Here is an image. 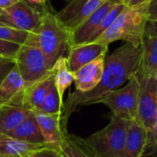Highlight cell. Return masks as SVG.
Segmentation results:
<instances>
[{
	"mask_svg": "<svg viewBox=\"0 0 157 157\" xmlns=\"http://www.w3.org/2000/svg\"><path fill=\"white\" fill-rule=\"evenodd\" d=\"M127 7V6L123 3V2H121V3H120L119 5H117L109 14H108V16L106 17V18L103 20V22L101 23V25L98 27V29H97V31L95 32V34H94V36H93V38H92V40H91V42H93V41H95L100 35H102L113 23H114V21L117 19V17L121 15V13Z\"/></svg>",
	"mask_w": 157,
	"mask_h": 157,
	"instance_id": "cell-25",
	"label": "cell"
},
{
	"mask_svg": "<svg viewBox=\"0 0 157 157\" xmlns=\"http://www.w3.org/2000/svg\"><path fill=\"white\" fill-rule=\"evenodd\" d=\"M0 26H7L13 28L12 23L5 11V8L2 7H0Z\"/></svg>",
	"mask_w": 157,
	"mask_h": 157,
	"instance_id": "cell-31",
	"label": "cell"
},
{
	"mask_svg": "<svg viewBox=\"0 0 157 157\" xmlns=\"http://www.w3.org/2000/svg\"><path fill=\"white\" fill-rule=\"evenodd\" d=\"M6 135L30 144H45L39 123L33 111Z\"/></svg>",
	"mask_w": 157,
	"mask_h": 157,
	"instance_id": "cell-18",
	"label": "cell"
},
{
	"mask_svg": "<svg viewBox=\"0 0 157 157\" xmlns=\"http://www.w3.org/2000/svg\"><path fill=\"white\" fill-rule=\"evenodd\" d=\"M14 60L18 72L28 85L38 81L52 71L41 50L29 37L20 45Z\"/></svg>",
	"mask_w": 157,
	"mask_h": 157,
	"instance_id": "cell-6",
	"label": "cell"
},
{
	"mask_svg": "<svg viewBox=\"0 0 157 157\" xmlns=\"http://www.w3.org/2000/svg\"><path fill=\"white\" fill-rule=\"evenodd\" d=\"M131 121L113 115L109 123L102 130L86 138L75 135L79 146L93 157H124L125 144Z\"/></svg>",
	"mask_w": 157,
	"mask_h": 157,
	"instance_id": "cell-2",
	"label": "cell"
},
{
	"mask_svg": "<svg viewBox=\"0 0 157 157\" xmlns=\"http://www.w3.org/2000/svg\"><path fill=\"white\" fill-rule=\"evenodd\" d=\"M27 3L30 4V5H40V6H45L46 5V1L47 0H24Z\"/></svg>",
	"mask_w": 157,
	"mask_h": 157,
	"instance_id": "cell-35",
	"label": "cell"
},
{
	"mask_svg": "<svg viewBox=\"0 0 157 157\" xmlns=\"http://www.w3.org/2000/svg\"><path fill=\"white\" fill-rule=\"evenodd\" d=\"M17 1H18V0H0V7L6 8L9 6H11L14 3H16Z\"/></svg>",
	"mask_w": 157,
	"mask_h": 157,
	"instance_id": "cell-34",
	"label": "cell"
},
{
	"mask_svg": "<svg viewBox=\"0 0 157 157\" xmlns=\"http://www.w3.org/2000/svg\"><path fill=\"white\" fill-rule=\"evenodd\" d=\"M150 144V132L137 120L131 121L128 129L124 157H143Z\"/></svg>",
	"mask_w": 157,
	"mask_h": 157,
	"instance_id": "cell-15",
	"label": "cell"
},
{
	"mask_svg": "<svg viewBox=\"0 0 157 157\" xmlns=\"http://www.w3.org/2000/svg\"><path fill=\"white\" fill-rule=\"evenodd\" d=\"M4 103H6V101H5V100L1 98V96H0V106H1V105H3Z\"/></svg>",
	"mask_w": 157,
	"mask_h": 157,
	"instance_id": "cell-36",
	"label": "cell"
},
{
	"mask_svg": "<svg viewBox=\"0 0 157 157\" xmlns=\"http://www.w3.org/2000/svg\"><path fill=\"white\" fill-rule=\"evenodd\" d=\"M29 33V32L20 30L15 28L7 27V26H0V40H2L11 41L22 45L26 41Z\"/></svg>",
	"mask_w": 157,
	"mask_h": 157,
	"instance_id": "cell-24",
	"label": "cell"
},
{
	"mask_svg": "<svg viewBox=\"0 0 157 157\" xmlns=\"http://www.w3.org/2000/svg\"><path fill=\"white\" fill-rule=\"evenodd\" d=\"M120 3H121V0H106L71 33L70 48L91 42L95 32L106 18L108 14Z\"/></svg>",
	"mask_w": 157,
	"mask_h": 157,
	"instance_id": "cell-9",
	"label": "cell"
},
{
	"mask_svg": "<svg viewBox=\"0 0 157 157\" xmlns=\"http://www.w3.org/2000/svg\"><path fill=\"white\" fill-rule=\"evenodd\" d=\"M150 144H154L155 147H157V113L156 117H155V128H154V132L150 137Z\"/></svg>",
	"mask_w": 157,
	"mask_h": 157,
	"instance_id": "cell-32",
	"label": "cell"
},
{
	"mask_svg": "<svg viewBox=\"0 0 157 157\" xmlns=\"http://www.w3.org/2000/svg\"><path fill=\"white\" fill-rule=\"evenodd\" d=\"M26 157H64L59 149L52 148L46 146L40 150L35 151L29 155H28Z\"/></svg>",
	"mask_w": 157,
	"mask_h": 157,
	"instance_id": "cell-27",
	"label": "cell"
},
{
	"mask_svg": "<svg viewBox=\"0 0 157 157\" xmlns=\"http://www.w3.org/2000/svg\"><path fill=\"white\" fill-rule=\"evenodd\" d=\"M28 37L41 50L51 69L58 59L64 56L66 51L70 49L71 33L46 6L43 8L40 23L32 32L29 33Z\"/></svg>",
	"mask_w": 157,
	"mask_h": 157,
	"instance_id": "cell-3",
	"label": "cell"
},
{
	"mask_svg": "<svg viewBox=\"0 0 157 157\" xmlns=\"http://www.w3.org/2000/svg\"><path fill=\"white\" fill-rule=\"evenodd\" d=\"M138 95L139 81L135 75L123 87L104 94L89 105L104 104L110 109L113 115L132 121L138 117Z\"/></svg>",
	"mask_w": 157,
	"mask_h": 157,
	"instance_id": "cell-5",
	"label": "cell"
},
{
	"mask_svg": "<svg viewBox=\"0 0 157 157\" xmlns=\"http://www.w3.org/2000/svg\"><path fill=\"white\" fill-rule=\"evenodd\" d=\"M16 63L12 58L0 57V84L8 73L15 67Z\"/></svg>",
	"mask_w": 157,
	"mask_h": 157,
	"instance_id": "cell-28",
	"label": "cell"
},
{
	"mask_svg": "<svg viewBox=\"0 0 157 157\" xmlns=\"http://www.w3.org/2000/svg\"><path fill=\"white\" fill-rule=\"evenodd\" d=\"M5 11L13 28L27 32H32L39 26L43 16V9L40 10L24 0L17 1L5 8Z\"/></svg>",
	"mask_w": 157,
	"mask_h": 157,
	"instance_id": "cell-11",
	"label": "cell"
},
{
	"mask_svg": "<svg viewBox=\"0 0 157 157\" xmlns=\"http://www.w3.org/2000/svg\"><path fill=\"white\" fill-rule=\"evenodd\" d=\"M53 84L54 75L52 69L51 73L38 81L29 85L21 94L17 95L8 102L27 108L31 111L39 110L40 109L44 99Z\"/></svg>",
	"mask_w": 157,
	"mask_h": 157,
	"instance_id": "cell-10",
	"label": "cell"
},
{
	"mask_svg": "<svg viewBox=\"0 0 157 157\" xmlns=\"http://www.w3.org/2000/svg\"><path fill=\"white\" fill-rule=\"evenodd\" d=\"M157 20V0L149 2V21Z\"/></svg>",
	"mask_w": 157,
	"mask_h": 157,
	"instance_id": "cell-30",
	"label": "cell"
},
{
	"mask_svg": "<svg viewBox=\"0 0 157 157\" xmlns=\"http://www.w3.org/2000/svg\"><path fill=\"white\" fill-rule=\"evenodd\" d=\"M142 47L143 57L139 72L145 75L155 76L157 74V37L144 36Z\"/></svg>",
	"mask_w": 157,
	"mask_h": 157,
	"instance_id": "cell-20",
	"label": "cell"
},
{
	"mask_svg": "<svg viewBox=\"0 0 157 157\" xmlns=\"http://www.w3.org/2000/svg\"><path fill=\"white\" fill-rule=\"evenodd\" d=\"M148 21L149 2L132 7L127 6L114 23L93 42L109 45L121 40L140 46L144 41Z\"/></svg>",
	"mask_w": 157,
	"mask_h": 157,
	"instance_id": "cell-4",
	"label": "cell"
},
{
	"mask_svg": "<svg viewBox=\"0 0 157 157\" xmlns=\"http://www.w3.org/2000/svg\"><path fill=\"white\" fill-rule=\"evenodd\" d=\"M63 108V101L61 99L55 85L53 84L48 92L44 102L40 108V111L49 114H62Z\"/></svg>",
	"mask_w": 157,
	"mask_h": 157,
	"instance_id": "cell-22",
	"label": "cell"
},
{
	"mask_svg": "<svg viewBox=\"0 0 157 157\" xmlns=\"http://www.w3.org/2000/svg\"><path fill=\"white\" fill-rule=\"evenodd\" d=\"M106 54L84 65L74 73L75 89L79 93H86L95 89L101 81Z\"/></svg>",
	"mask_w": 157,
	"mask_h": 157,
	"instance_id": "cell-14",
	"label": "cell"
},
{
	"mask_svg": "<svg viewBox=\"0 0 157 157\" xmlns=\"http://www.w3.org/2000/svg\"><path fill=\"white\" fill-rule=\"evenodd\" d=\"M150 1L151 0H127L124 4L129 7H132V6H136L142 5L144 3L150 2Z\"/></svg>",
	"mask_w": 157,
	"mask_h": 157,
	"instance_id": "cell-33",
	"label": "cell"
},
{
	"mask_svg": "<svg viewBox=\"0 0 157 157\" xmlns=\"http://www.w3.org/2000/svg\"><path fill=\"white\" fill-rule=\"evenodd\" d=\"M19 47L20 44L0 40V56L14 59Z\"/></svg>",
	"mask_w": 157,
	"mask_h": 157,
	"instance_id": "cell-26",
	"label": "cell"
},
{
	"mask_svg": "<svg viewBox=\"0 0 157 157\" xmlns=\"http://www.w3.org/2000/svg\"><path fill=\"white\" fill-rule=\"evenodd\" d=\"M108 49L109 45L98 42H89L71 47L66 56L70 71L75 73L84 65L105 55Z\"/></svg>",
	"mask_w": 157,
	"mask_h": 157,
	"instance_id": "cell-12",
	"label": "cell"
},
{
	"mask_svg": "<svg viewBox=\"0 0 157 157\" xmlns=\"http://www.w3.org/2000/svg\"><path fill=\"white\" fill-rule=\"evenodd\" d=\"M155 77H156V79H157V74H156V75H155Z\"/></svg>",
	"mask_w": 157,
	"mask_h": 157,
	"instance_id": "cell-39",
	"label": "cell"
},
{
	"mask_svg": "<svg viewBox=\"0 0 157 157\" xmlns=\"http://www.w3.org/2000/svg\"><path fill=\"white\" fill-rule=\"evenodd\" d=\"M46 146L45 144H30L0 133V157H26Z\"/></svg>",
	"mask_w": 157,
	"mask_h": 157,
	"instance_id": "cell-16",
	"label": "cell"
},
{
	"mask_svg": "<svg viewBox=\"0 0 157 157\" xmlns=\"http://www.w3.org/2000/svg\"><path fill=\"white\" fill-rule=\"evenodd\" d=\"M136 77L139 81L137 121L148 130L151 137L157 113V79L155 76L145 75L139 71Z\"/></svg>",
	"mask_w": 157,
	"mask_h": 157,
	"instance_id": "cell-7",
	"label": "cell"
},
{
	"mask_svg": "<svg viewBox=\"0 0 157 157\" xmlns=\"http://www.w3.org/2000/svg\"><path fill=\"white\" fill-rule=\"evenodd\" d=\"M32 111L27 108L6 102L0 106V133L7 134Z\"/></svg>",
	"mask_w": 157,
	"mask_h": 157,
	"instance_id": "cell-17",
	"label": "cell"
},
{
	"mask_svg": "<svg viewBox=\"0 0 157 157\" xmlns=\"http://www.w3.org/2000/svg\"><path fill=\"white\" fill-rule=\"evenodd\" d=\"M106 0H71L66 6L57 12L60 23L72 33Z\"/></svg>",
	"mask_w": 157,
	"mask_h": 157,
	"instance_id": "cell-8",
	"label": "cell"
},
{
	"mask_svg": "<svg viewBox=\"0 0 157 157\" xmlns=\"http://www.w3.org/2000/svg\"><path fill=\"white\" fill-rule=\"evenodd\" d=\"M59 150L64 157H90L75 142L74 136L67 132H65L63 142Z\"/></svg>",
	"mask_w": 157,
	"mask_h": 157,
	"instance_id": "cell-23",
	"label": "cell"
},
{
	"mask_svg": "<svg viewBox=\"0 0 157 157\" xmlns=\"http://www.w3.org/2000/svg\"><path fill=\"white\" fill-rule=\"evenodd\" d=\"M143 57L142 45L136 46L126 42L106 57L103 75L98 86L86 93H73L65 105V114L74 111L78 106H89L104 94L117 89L131 80L140 70Z\"/></svg>",
	"mask_w": 157,
	"mask_h": 157,
	"instance_id": "cell-1",
	"label": "cell"
},
{
	"mask_svg": "<svg viewBox=\"0 0 157 157\" xmlns=\"http://www.w3.org/2000/svg\"><path fill=\"white\" fill-rule=\"evenodd\" d=\"M54 75V85L57 88L61 99L63 101V95L65 90L75 81L74 73L70 71L67 64L66 56H63L55 63L52 67Z\"/></svg>",
	"mask_w": 157,
	"mask_h": 157,
	"instance_id": "cell-21",
	"label": "cell"
},
{
	"mask_svg": "<svg viewBox=\"0 0 157 157\" xmlns=\"http://www.w3.org/2000/svg\"><path fill=\"white\" fill-rule=\"evenodd\" d=\"M121 2H123V3H125V2H126L127 0H121Z\"/></svg>",
	"mask_w": 157,
	"mask_h": 157,
	"instance_id": "cell-37",
	"label": "cell"
},
{
	"mask_svg": "<svg viewBox=\"0 0 157 157\" xmlns=\"http://www.w3.org/2000/svg\"><path fill=\"white\" fill-rule=\"evenodd\" d=\"M45 144L49 147L57 148L63 142L66 131L62 128V114H49L40 110H33Z\"/></svg>",
	"mask_w": 157,
	"mask_h": 157,
	"instance_id": "cell-13",
	"label": "cell"
},
{
	"mask_svg": "<svg viewBox=\"0 0 157 157\" xmlns=\"http://www.w3.org/2000/svg\"><path fill=\"white\" fill-rule=\"evenodd\" d=\"M28 86L29 85L23 79L15 65L0 84V96L6 102H8L17 95L21 94Z\"/></svg>",
	"mask_w": 157,
	"mask_h": 157,
	"instance_id": "cell-19",
	"label": "cell"
},
{
	"mask_svg": "<svg viewBox=\"0 0 157 157\" xmlns=\"http://www.w3.org/2000/svg\"><path fill=\"white\" fill-rule=\"evenodd\" d=\"M65 1H68V2H70V1H71V0H65Z\"/></svg>",
	"mask_w": 157,
	"mask_h": 157,
	"instance_id": "cell-38",
	"label": "cell"
},
{
	"mask_svg": "<svg viewBox=\"0 0 157 157\" xmlns=\"http://www.w3.org/2000/svg\"><path fill=\"white\" fill-rule=\"evenodd\" d=\"M144 36L157 37V20L156 21H148L146 28H145Z\"/></svg>",
	"mask_w": 157,
	"mask_h": 157,
	"instance_id": "cell-29",
	"label": "cell"
},
{
	"mask_svg": "<svg viewBox=\"0 0 157 157\" xmlns=\"http://www.w3.org/2000/svg\"><path fill=\"white\" fill-rule=\"evenodd\" d=\"M0 57H2V56H0Z\"/></svg>",
	"mask_w": 157,
	"mask_h": 157,
	"instance_id": "cell-41",
	"label": "cell"
},
{
	"mask_svg": "<svg viewBox=\"0 0 157 157\" xmlns=\"http://www.w3.org/2000/svg\"><path fill=\"white\" fill-rule=\"evenodd\" d=\"M89 156H90V157H93V156H91V155H89Z\"/></svg>",
	"mask_w": 157,
	"mask_h": 157,
	"instance_id": "cell-40",
	"label": "cell"
}]
</instances>
